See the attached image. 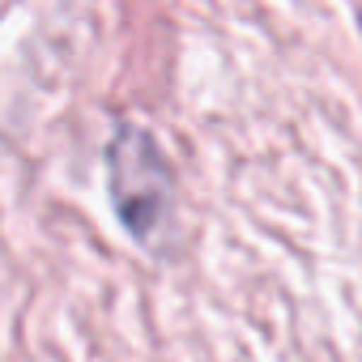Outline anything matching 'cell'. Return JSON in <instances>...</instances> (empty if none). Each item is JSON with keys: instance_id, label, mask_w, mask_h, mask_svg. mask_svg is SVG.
<instances>
[{"instance_id": "cell-1", "label": "cell", "mask_w": 362, "mask_h": 362, "mask_svg": "<svg viewBox=\"0 0 362 362\" xmlns=\"http://www.w3.org/2000/svg\"><path fill=\"white\" fill-rule=\"evenodd\" d=\"M111 184L128 230L136 239H153L170 214V170L145 132L119 128L111 141Z\"/></svg>"}]
</instances>
